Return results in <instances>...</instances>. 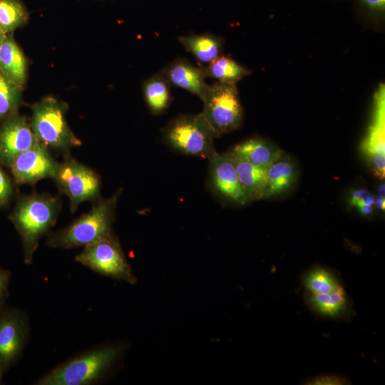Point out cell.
Here are the masks:
<instances>
[{"label":"cell","mask_w":385,"mask_h":385,"mask_svg":"<svg viewBox=\"0 0 385 385\" xmlns=\"http://www.w3.org/2000/svg\"><path fill=\"white\" fill-rule=\"evenodd\" d=\"M61 207L58 197L48 193H33L21 197L9 215V218L21 237L26 264H32L39 241L55 225Z\"/></svg>","instance_id":"cell-1"},{"label":"cell","mask_w":385,"mask_h":385,"mask_svg":"<svg viewBox=\"0 0 385 385\" xmlns=\"http://www.w3.org/2000/svg\"><path fill=\"white\" fill-rule=\"evenodd\" d=\"M121 189L99 200L86 214L67 227L49 234L46 245L53 248L86 247L113 236V224Z\"/></svg>","instance_id":"cell-2"},{"label":"cell","mask_w":385,"mask_h":385,"mask_svg":"<svg viewBox=\"0 0 385 385\" xmlns=\"http://www.w3.org/2000/svg\"><path fill=\"white\" fill-rule=\"evenodd\" d=\"M31 128L39 142L65 154L81 145L68 125L66 103L46 97L31 106Z\"/></svg>","instance_id":"cell-3"},{"label":"cell","mask_w":385,"mask_h":385,"mask_svg":"<svg viewBox=\"0 0 385 385\" xmlns=\"http://www.w3.org/2000/svg\"><path fill=\"white\" fill-rule=\"evenodd\" d=\"M117 346L93 349L55 367L37 381L38 385H88L96 381L119 355Z\"/></svg>","instance_id":"cell-4"},{"label":"cell","mask_w":385,"mask_h":385,"mask_svg":"<svg viewBox=\"0 0 385 385\" xmlns=\"http://www.w3.org/2000/svg\"><path fill=\"white\" fill-rule=\"evenodd\" d=\"M164 141L174 150L189 155L210 159L216 153V136L203 115H182L163 130Z\"/></svg>","instance_id":"cell-5"},{"label":"cell","mask_w":385,"mask_h":385,"mask_svg":"<svg viewBox=\"0 0 385 385\" xmlns=\"http://www.w3.org/2000/svg\"><path fill=\"white\" fill-rule=\"evenodd\" d=\"M202 114L216 136L234 131L242 121L243 111L236 85L216 81L208 85Z\"/></svg>","instance_id":"cell-6"},{"label":"cell","mask_w":385,"mask_h":385,"mask_svg":"<svg viewBox=\"0 0 385 385\" xmlns=\"http://www.w3.org/2000/svg\"><path fill=\"white\" fill-rule=\"evenodd\" d=\"M53 179L59 191L68 197L71 212H76L82 202L99 197L101 180L98 175L68 153L58 163Z\"/></svg>","instance_id":"cell-7"},{"label":"cell","mask_w":385,"mask_h":385,"mask_svg":"<svg viewBox=\"0 0 385 385\" xmlns=\"http://www.w3.org/2000/svg\"><path fill=\"white\" fill-rule=\"evenodd\" d=\"M75 260L101 274L131 284L136 283V277L114 235L84 247Z\"/></svg>","instance_id":"cell-8"},{"label":"cell","mask_w":385,"mask_h":385,"mask_svg":"<svg viewBox=\"0 0 385 385\" xmlns=\"http://www.w3.org/2000/svg\"><path fill=\"white\" fill-rule=\"evenodd\" d=\"M29 332L28 319L20 309L4 307L0 312V384L20 359Z\"/></svg>","instance_id":"cell-9"},{"label":"cell","mask_w":385,"mask_h":385,"mask_svg":"<svg viewBox=\"0 0 385 385\" xmlns=\"http://www.w3.org/2000/svg\"><path fill=\"white\" fill-rule=\"evenodd\" d=\"M58 162L41 142L17 155L9 168L18 184L34 185L41 180L53 178Z\"/></svg>","instance_id":"cell-10"},{"label":"cell","mask_w":385,"mask_h":385,"mask_svg":"<svg viewBox=\"0 0 385 385\" xmlns=\"http://www.w3.org/2000/svg\"><path fill=\"white\" fill-rule=\"evenodd\" d=\"M38 142L30 123L15 114L0 126V164L9 168L14 159Z\"/></svg>","instance_id":"cell-11"},{"label":"cell","mask_w":385,"mask_h":385,"mask_svg":"<svg viewBox=\"0 0 385 385\" xmlns=\"http://www.w3.org/2000/svg\"><path fill=\"white\" fill-rule=\"evenodd\" d=\"M210 183L220 197L238 205L250 202L239 180L235 167L227 153L217 152L210 159Z\"/></svg>","instance_id":"cell-12"},{"label":"cell","mask_w":385,"mask_h":385,"mask_svg":"<svg viewBox=\"0 0 385 385\" xmlns=\"http://www.w3.org/2000/svg\"><path fill=\"white\" fill-rule=\"evenodd\" d=\"M303 300L317 318L349 322L356 314L353 302L344 287L328 294L304 291Z\"/></svg>","instance_id":"cell-13"},{"label":"cell","mask_w":385,"mask_h":385,"mask_svg":"<svg viewBox=\"0 0 385 385\" xmlns=\"http://www.w3.org/2000/svg\"><path fill=\"white\" fill-rule=\"evenodd\" d=\"M170 85L188 91L202 99L208 84L205 82L204 68L194 66L188 61L178 58L169 63L160 71Z\"/></svg>","instance_id":"cell-14"},{"label":"cell","mask_w":385,"mask_h":385,"mask_svg":"<svg viewBox=\"0 0 385 385\" xmlns=\"http://www.w3.org/2000/svg\"><path fill=\"white\" fill-rule=\"evenodd\" d=\"M227 154L235 167L240 184L250 202L264 198L267 168L248 162L232 150Z\"/></svg>","instance_id":"cell-15"},{"label":"cell","mask_w":385,"mask_h":385,"mask_svg":"<svg viewBox=\"0 0 385 385\" xmlns=\"http://www.w3.org/2000/svg\"><path fill=\"white\" fill-rule=\"evenodd\" d=\"M0 71L10 81L23 88L27 76V61L11 34L0 46Z\"/></svg>","instance_id":"cell-16"},{"label":"cell","mask_w":385,"mask_h":385,"mask_svg":"<svg viewBox=\"0 0 385 385\" xmlns=\"http://www.w3.org/2000/svg\"><path fill=\"white\" fill-rule=\"evenodd\" d=\"M267 170V180L264 198H270L289 191L297 181L296 165L283 153Z\"/></svg>","instance_id":"cell-17"},{"label":"cell","mask_w":385,"mask_h":385,"mask_svg":"<svg viewBox=\"0 0 385 385\" xmlns=\"http://www.w3.org/2000/svg\"><path fill=\"white\" fill-rule=\"evenodd\" d=\"M304 291L328 294L344 287L341 274L337 270L323 265H314L300 276Z\"/></svg>","instance_id":"cell-18"},{"label":"cell","mask_w":385,"mask_h":385,"mask_svg":"<svg viewBox=\"0 0 385 385\" xmlns=\"http://www.w3.org/2000/svg\"><path fill=\"white\" fill-rule=\"evenodd\" d=\"M385 86L380 84L374 95V113L372 124L363 143L367 155H384Z\"/></svg>","instance_id":"cell-19"},{"label":"cell","mask_w":385,"mask_h":385,"mask_svg":"<svg viewBox=\"0 0 385 385\" xmlns=\"http://www.w3.org/2000/svg\"><path fill=\"white\" fill-rule=\"evenodd\" d=\"M232 150L248 162L265 168H267L283 153L270 143L257 138L237 144Z\"/></svg>","instance_id":"cell-20"},{"label":"cell","mask_w":385,"mask_h":385,"mask_svg":"<svg viewBox=\"0 0 385 385\" xmlns=\"http://www.w3.org/2000/svg\"><path fill=\"white\" fill-rule=\"evenodd\" d=\"M178 41L202 63L209 64L221 56L222 41L215 36L209 34L181 36Z\"/></svg>","instance_id":"cell-21"},{"label":"cell","mask_w":385,"mask_h":385,"mask_svg":"<svg viewBox=\"0 0 385 385\" xmlns=\"http://www.w3.org/2000/svg\"><path fill=\"white\" fill-rule=\"evenodd\" d=\"M170 86L160 72L151 76L144 82L143 96L152 113L160 114L170 106L171 101Z\"/></svg>","instance_id":"cell-22"},{"label":"cell","mask_w":385,"mask_h":385,"mask_svg":"<svg viewBox=\"0 0 385 385\" xmlns=\"http://www.w3.org/2000/svg\"><path fill=\"white\" fill-rule=\"evenodd\" d=\"M204 69L207 77L227 83L235 84L249 74V71L235 61L222 55L211 61Z\"/></svg>","instance_id":"cell-23"},{"label":"cell","mask_w":385,"mask_h":385,"mask_svg":"<svg viewBox=\"0 0 385 385\" xmlns=\"http://www.w3.org/2000/svg\"><path fill=\"white\" fill-rule=\"evenodd\" d=\"M29 13L20 0H0V29L11 34L28 21Z\"/></svg>","instance_id":"cell-24"},{"label":"cell","mask_w":385,"mask_h":385,"mask_svg":"<svg viewBox=\"0 0 385 385\" xmlns=\"http://www.w3.org/2000/svg\"><path fill=\"white\" fill-rule=\"evenodd\" d=\"M22 88L10 81L0 71V120L19 113Z\"/></svg>","instance_id":"cell-25"},{"label":"cell","mask_w":385,"mask_h":385,"mask_svg":"<svg viewBox=\"0 0 385 385\" xmlns=\"http://www.w3.org/2000/svg\"><path fill=\"white\" fill-rule=\"evenodd\" d=\"M350 382L349 379L344 375L335 373H323L307 377L302 384L307 385H346L350 384Z\"/></svg>","instance_id":"cell-26"},{"label":"cell","mask_w":385,"mask_h":385,"mask_svg":"<svg viewBox=\"0 0 385 385\" xmlns=\"http://www.w3.org/2000/svg\"><path fill=\"white\" fill-rule=\"evenodd\" d=\"M13 192V188L9 177L0 165V206L9 202Z\"/></svg>","instance_id":"cell-27"},{"label":"cell","mask_w":385,"mask_h":385,"mask_svg":"<svg viewBox=\"0 0 385 385\" xmlns=\"http://www.w3.org/2000/svg\"><path fill=\"white\" fill-rule=\"evenodd\" d=\"M11 273L8 270L0 267V312L5 307V302L9 295V283Z\"/></svg>","instance_id":"cell-28"},{"label":"cell","mask_w":385,"mask_h":385,"mask_svg":"<svg viewBox=\"0 0 385 385\" xmlns=\"http://www.w3.org/2000/svg\"><path fill=\"white\" fill-rule=\"evenodd\" d=\"M371 160V165L376 175L380 178L384 177L385 157L384 155L372 154L368 155Z\"/></svg>","instance_id":"cell-29"},{"label":"cell","mask_w":385,"mask_h":385,"mask_svg":"<svg viewBox=\"0 0 385 385\" xmlns=\"http://www.w3.org/2000/svg\"><path fill=\"white\" fill-rule=\"evenodd\" d=\"M363 6L371 14H383L385 9V0H360Z\"/></svg>","instance_id":"cell-30"},{"label":"cell","mask_w":385,"mask_h":385,"mask_svg":"<svg viewBox=\"0 0 385 385\" xmlns=\"http://www.w3.org/2000/svg\"><path fill=\"white\" fill-rule=\"evenodd\" d=\"M368 194H369V191L365 189L353 190L350 196V203L351 205H355L357 201L364 198Z\"/></svg>","instance_id":"cell-31"},{"label":"cell","mask_w":385,"mask_h":385,"mask_svg":"<svg viewBox=\"0 0 385 385\" xmlns=\"http://www.w3.org/2000/svg\"><path fill=\"white\" fill-rule=\"evenodd\" d=\"M374 204H375V207L378 210H384V206H385L384 197L380 195L375 197Z\"/></svg>","instance_id":"cell-32"},{"label":"cell","mask_w":385,"mask_h":385,"mask_svg":"<svg viewBox=\"0 0 385 385\" xmlns=\"http://www.w3.org/2000/svg\"><path fill=\"white\" fill-rule=\"evenodd\" d=\"M359 212L364 215H369L373 212V207L369 205H361L357 207Z\"/></svg>","instance_id":"cell-33"},{"label":"cell","mask_w":385,"mask_h":385,"mask_svg":"<svg viewBox=\"0 0 385 385\" xmlns=\"http://www.w3.org/2000/svg\"><path fill=\"white\" fill-rule=\"evenodd\" d=\"M6 34H4L2 30L0 29V46L1 44L2 43L5 36H6Z\"/></svg>","instance_id":"cell-34"},{"label":"cell","mask_w":385,"mask_h":385,"mask_svg":"<svg viewBox=\"0 0 385 385\" xmlns=\"http://www.w3.org/2000/svg\"><path fill=\"white\" fill-rule=\"evenodd\" d=\"M379 195H384V185H381L379 186Z\"/></svg>","instance_id":"cell-35"}]
</instances>
